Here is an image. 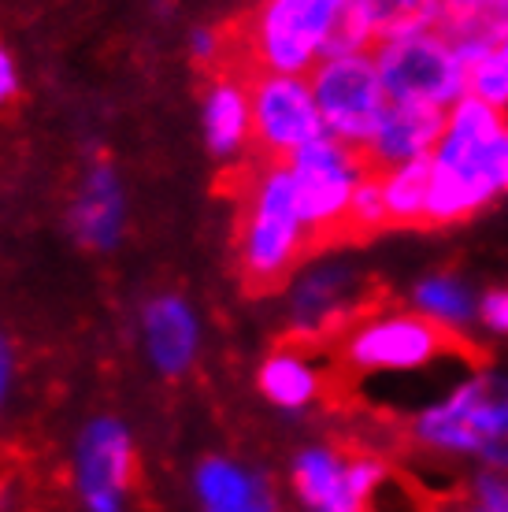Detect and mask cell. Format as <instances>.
Returning <instances> with one entry per match:
<instances>
[{
    "label": "cell",
    "instance_id": "obj_1",
    "mask_svg": "<svg viewBox=\"0 0 508 512\" xmlns=\"http://www.w3.org/2000/svg\"><path fill=\"white\" fill-rule=\"evenodd\" d=\"M508 149V116L479 97L449 108V127L431 153L427 231L464 223L483 212L501 190V160Z\"/></svg>",
    "mask_w": 508,
    "mask_h": 512
},
{
    "label": "cell",
    "instance_id": "obj_2",
    "mask_svg": "<svg viewBox=\"0 0 508 512\" xmlns=\"http://www.w3.org/2000/svg\"><path fill=\"white\" fill-rule=\"evenodd\" d=\"M242 227H238V271L249 297L279 294L293 271L308 260L305 219L297 208L293 171L282 160L245 164L242 171Z\"/></svg>",
    "mask_w": 508,
    "mask_h": 512
},
{
    "label": "cell",
    "instance_id": "obj_3",
    "mask_svg": "<svg viewBox=\"0 0 508 512\" xmlns=\"http://www.w3.org/2000/svg\"><path fill=\"white\" fill-rule=\"evenodd\" d=\"M334 364L342 379H371V375H420L434 364L486 368V353L475 334L449 331L442 323L420 316L416 308L382 305L356 320L334 342Z\"/></svg>",
    "mask_w": 508,
    "mask_h": 512
},
{
    "label": "cell",
    "instance_id": "obj_4",
    "mask_svg": "<svg viewBox=\"0 0 508 512\" xmlns=\"http://www.w3.org/2000/svg\"><path fill=\"white\" fill-rule=\"evenodd\" d=\"M405 442L442 461L468 457L508 472V375L486 364L460 379L408 420Z\"/></svg>",
    "mask_w": 508,
    "mask_h": 512
},
{
    "label": "cell",
    "instance_id": "obj_5",
    "mask_svg": "<svg viewBox=\"0 0 508 512\" xmlns=\"http://www.w3.org/2000/svg\"><path fill=\"white\" fill-rule=\"evenodd\" d=\"M345 4L349 0H264L249 26L227 30L223 67L308 75L323 60Z\"/></svg>",
    "mask_w": 508,
    "mask_h": 512
},
{
    "label": "cell",
    "instance_id": "obj_6",
    "mask_svg": "<svg viewBox=\"0 0 508 512\" xmlns=\"http://www.w3.org/2000/svg\"><path fill=\"white\" fill-rule=\"evenodd\" d=\"M286 164L293 171L297 208H301V219H305L308 260L327 253V249H338L356 186L375 167L368 164V156L360 153V149L331 138V134H323L319 141L305 145Z\"/></svg>",
    "mask_w": 508,
    "mask_h": 512
},
{
    "label": "cell",
    "instance_id": "obj_7",
    "mask_svg": "<svg viewBox=\"0 0 508 512\" xmlns=\"http://www.w3.org/2000/svg\"><path fill=\"white\" fill-rule=\"evenodd\" d=\"M386 305V290L371 275L345 264H316L290 282L286 346L323 349L338 342L356 320Z\"/></svg>",
    "mask_w": 508,
    "mask_h": 512
},
{
    "label": "cell",
    "instance_id": "obj_8",
    "mask_svg": "<svg viewBox=\"0 0 508 512\" xmlns=\"http://www.w3.org/2000/svg\"><path fill=\"white\" fill-rule=\"evenodd\" d=\"M371 56L390 101L434 104L449 112L460 97H468V67L438 30L379 41Z\"/></svg>",
    "mask_w": 508,
    "mask_h": 512
},
{
    "label": "cell",
    "instance_id": "obj_9",
    "mask_svg": "<svg viewBox=\"0 0 508 512\" xmlns=\"http://www.w3.org/2000/svg\"><path fill=\"white\" fill-rule=\"evenodd\" d=\"M316 104L323 112L327 134L353 149H368L379 119L386 112V86L375 67L371 52H353V56H327L308 71Z\"/></svg>",
    "mask_w": 508,
    "mask_h": 512
},
{
    "label": "cell",
    "instance_id": "obj_10",
    "mask_svg": "<svg viewBox=\"0 0 508 512\" xmlns=\"http://www.w3.org/2000/svg\"><path fill=\"white\" fill-rule=\"evenodd\" d=\"M249 93H253V145L260 160L286 164L293 153H301L305 145L327 134L312 82L305 75L253 71Z\"/></svg>",
    "mask_w": 508,
    "mask_h": 512
},
{
    "label": "cell",
    "instance_id": "obj_11",
    "mask_svg": "<svg viewBox=\"0 0 508 512\" xmlns=\"http://www.w3.org/2000/svg\"><path fill=\"white\" fill-rule=\"evenodd\" d=\"M134 483V438L119 420L101 416L78 438L75 487L89 512H123Z\"/></svg>",
    "mask_w": 508,
    "mask_h": 512
},
{
    "label": "cell",
    "instance_id": "obj_12",
    "mask_svg": "<svg viewBox=\"0 0 508 512\" xmlns=\"http://www.w3.org/2000/svg\"><path fill=\"white\" fill-rule=\"evenodd\" d=\"M445 127H449L445 108L416 101H390L364 156L375 171L420 160V156H431L438 149V141L445 138Z\"/></svg>",
    "mask_w": 508,
    "mask_h": 512
},
{
    "label": "cell",
    "instance_id": "obj_13",
    "mask_svg": "<svg viewBox=\"0 0 508 512\" xmlns=\"http://www.w3.org/2000/svg\"><path fill=\"white\" fill-rule=\"evenodd\" d=\"M290 483L305 512H368V501L349 483L345 446H308L290 464Z\"/></svg>",
    "mask_w": 508,
    "mask_h": 512
},
{
    "label": "cell",
    "instance_id": "obj_14",
    "mask_svg": "<svg viewBox=\"0 0 508 512\" xmlns=\"http://www.w3.org/2000/svg\"><path fill=\"white\" fill-rule=\"evenodd\" d=\"M123 227H127V197H123V186L115 179L112 164L97 160L86 171V179H82L75 201H71V234L86 249L104 253V249H112L123 238Z\"/></svg>",
    "mask_w": 508,
    "mask_h": 512
},
{
    "label": "cell",
    "instance_id": "obj_15",
    "mask_svg": "<svg viewBox=\"0 0 508 512\" xmlns=\"http://www.w3.org/2000/svg\"><path fill=\"white\" fill-rule=\"evenodd\" d=\"M204 138L219 160L238 156L253 141V93H249V75L238 67L212 71L204 93Z\"/></svg>",
    "mask_w": 508,
    "mask_h": 512
},
{
    "label": "cell",
    "instance_id": "obj_16",
    "mask_svg": "<svg viewBox=\"0 0 508 512\" xmlns=\"http://www.w3.org/2000/svg\"><path fill=\"white\" fill-rule=\"evenodd\" d=\"M434 30L471 71L490 52L508 45V0H442Z\"/></svg>",
    "mask_w": 508,
    "mask_h": 512
},
{
    "label": "cell",
    "instance_id": "obj_17",
    "mask_svg": "<svg viewBox=\"0 0 508 512\" xmlns=\"http://www.w3.org/2000/svg\"><path fill=\"white\" fill-rule=\"evenodd\" d=\"M197 342H201V327L193 308L182 297H156L145 308V349L153 357L156 372L182 375L197 357Z\"/></svg>",
    "mask_w": 508,
    "mask_h": 512
},
{
    "label": "cell",
    "instance_id": "obj_18",
    "mask_svg": "<svg viewBox=\"0 0 508 512\" xmlns=\"http://www.w3.org/2000/svg\"><path fill=\"white\" fill-rule=\"evenodd\" d=\"M193 483H197V494L208 512H279L264 475L249 472L234 461H223V457H208L197 468Z\"/></svg>",
    "mask_w": 508,
    "mask_h": 512
},
{
    "label": "cell",
    "instance_id": "obj_19",
    "mask_svg": "<svg viewBox=\"0 0 508 512\" xmlns=\"http://www.w3.org/2000/svg\"><path fill=\"white\" fill-rule=\"evenodd\" d=\"M256 386H260V394H264L271 405H279V409H286V412H301V409H308L312 401H319L323 390L331 383H327V375L312 364L308 349L282 346L260 364Z\"/></svg>",
    "mask_w": 508,
    "mask_h": 512
},
{
    "label": "cell",
    "instance_id": "obj_20",
    "mask_svg": "<svg viewBox=\"0 0 508 512\" xmlns=\"http://www.w3.org/2000/svg\"><path fill=\"white\" fill-rule=\"evenodd\" d=\"M408 301L420 316L460 334H471V327L479 320V301H475L471 282H464L453 271H434V275L420 279L412 286Z\"/></svg>",
    "mask_w": 508,
    "mask_h": 512
},
{
    "label": "cell",
    "instance_id": "obj_21",
    "mask_svg": "<svg viewBox=\"0 0 508 512\" xmlns=\"http://www.w3.org/2000/svg\"><path fill=\"white\" fill-rule=\"evenodd\" d=\"M382 197L390 231H427V201H431V156L382 171Z\"/></svg>",
    "mask_w": 508,
    "mask_h": 512
},
{
    "label": "cell",
    "instance_id": "obj_22",
    "mask_svg": "<svg viewBox=\"0 0 508 512\" xmlns=\"http://www.w3.org/2000/svg\"><path fill=\"white\" fill-rule=\"evenodd\" d=\"M360 4L375 26V45L434 30L438 15H442V0H360Z\"/></svg>",
    "mask_w": 508,
    "mask_h": 512
},
{
    "label": "cell",
    "instance_id": "obj_23",
    "mask_svg": "<svg viewBox=\"0 0 508 512\" xmlns=\"http://www.w3.org/2000/svg\"><path fill=\"white\" fill-rule=\"evenodd\" d=\"M434 512H508V472L479 468L457 490L434 501Z\"/></svg>",
    "mask_w": 508,
    "mask_h": 512
},
{
    "label": "cell",
    "instance_id": "obj_24",
    "mask_svg": "<svg viewBox=\"0 0 508 512\" xmlns=\"http://www.w3.org/2000/svg\"><path fill=\"white\" fill-rule=\"evenodd\" d=\"M386 231H390V219H386V197H382V171H368L353 193V205H349V216H345L342 245L368 242V238Z\"/></svg>",
    "mask_w": 508,
    "mask_h": 512
},
{
    "label": "cell",
    "instance_id": "obj_25",
    "mask_svg": "<svg viewBox=\"0 0 508 512\" xmlns=\"http://www.w3.org/2000/svg\"><path fill=\"white\" fill-rule=\"evenodd\" d=\"M468 93L508 116V45L490 52L468 71Z\"/></svg>",
    "mask_w": 508,
    "mask_h": 512
},
{
    "label": "cell",
    "instance_id": "obj_26",
    "mask_svg": "<svg viewBox=\"0 0 508 512\" xmlns=\"http://www.w3.org/2000/svg\"><path fill=\"white\" fill-rule=\"evenodd\" d=\"M479 327L497 338H508V286H494L479 297Z\"/></svg>",
    "mask_w": 508,
    "mask_h": 512
},
{
    "label": "cell",
    "instance_id": "obj_27",
    "mask_svg": "<svg viewBox=\"0 0 508 512\" xmlns=\"http://www.w3.org/2000/svg\"><path fill=\"white\" fill-rule=\"evenodd\" d=\"M15 90H19L15 60H12V52L4 49V41H0V108H8V101L15 97Z\"/></svg>",
    "mask_w": 508,
    "mask_h": 512
},
{
    "label": "cell",
    "instance_id": "obj_28",
    "mask_svg": "<svg viewBox=\"0 0 508 512\" xmlns=\"http://www.w3.org/2000/svg\"><path fill=\"white\" fill-rule=\"evenodd\" d=\"M12 372H15L12 346H8V338L0 334V405H4V397H8V386H12Z\"/></svg>",
    "mask_w": 508,
    "mask_h": 512
},
{
    "label": "cell",
    "instance_id": "obj_29",
    "mask_svg": "<svg viewBox=\"0 0 508 512\" xmlns=\"http://www.w3.org/2000/svg\"><path fill=\"white\" fill-rule=\"evenodd\" d=\"M501 190L508 193V149H505V160H501Z\"/></svg>",
    "mask_w": 508,
    "mask_h": 512
},
{
    "label": "cell",
    "instance_id": "obj_30",
    "mask_svg": "<svg viewBox=\"0 0 508 512\" xmlns=\"http://www.w3.org/2000/svg\"><path fill=\"white\" fill-rule=\"evenodd\" d=\"M368 512H371V509H368Z\"/></svg>",
    "mask_w": 508,
    "mask_h": 512
}]
</instances>
